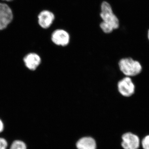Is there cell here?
<instances>
[{"label":"cell","instance_id":"7a4b0ae2","mask_svg":"<svg viewBox=\"0 0 149 149\" xmlns=\"http://www.w3.org/2000/svg\"><path fill=\"white\" fill-rule=\"evenodd\" d=\"M100 16L102 22L107 24L113 30L117 29L119 27V21L113 11L109 3L104 1L101 5V12Z\"/></svg>","mask_w":149,"mask_h":149},{"label":"cell","instance_id":"4fadbf2b","mask_svg":"<svg viewBox=\"0 0 149 149\" xmlns=\"http://www.w3.org/2000/svg\"><path fill=\"white\" fill-rule=\"evenodd\" d=\"M4 124L3 120L0 118V133H2L4 130Z\"/></svg>","mask_w":149,"mask_h":149},{"label":"cell","instance_id":"7c38bea8","mask_svg":"<svg viewBox=\"0 0 149 149\" xmlns=\"http://www.w3.org/2000/svg\"><path fill=\"white\" fill-rule=\"evenodd\" d=\"M8 144L5 138L0 137V149H7Z\"/></svg>","mask_w":149,"mask_h":149},{"label":"cell","instance_id":"9a60e30c","mask_svg":"<svg viewBox=\"0 0 149 149\" xmlns=\"http://www.w3.org/2000/svg\"><path fill=\"white\" fill-rule=\"evenodd\" d=\"M3 1H13V0H3Z\"/></svg>","mask_w":149,"mask_h":149},{"label":"cell","instance_id":"9c48e42d","mask_svg":"<svg viewBox=\"0 0 149 149\" xmlns=\"http://www.w3.org/2000/svg\"><path fill=\"white\" fill-rule=\"evenodd\" d=\"M25 65L28 69L35 70L40 65L41 63V57L36 53H30L25 56L24 58Z\"/></svg>","mask_w":149,"mask_h":149},{"label":"cell","instance_id":"ba28073f","mask_svg":"<svg viewBox=\"0 0 149 149\" xmlns=\"http://www.w3.org/2000/svg\"><path fill=\"white\" fill-rule=\"evenodd\" d=\"M75 147L76 149H97V144L93 137L83 136L76 141Z\"/></svg>","mask_w":149,"mask_h":149},{"label":"cell","instance_id":"8fae6325","mask_svg":"<svg viewBox=\"0 0 149 149\" xmlns=\"http://www.w3.org/2000/svg\"><path fill=\"white\" fill-rule=\"evenodd\" d=\"M141 145L143 149H149V135L145 136L142 140Z\"/></svg>","mask_w":149,"mask_h":149},{"label":"cell","instance_id":"8992f818","mask_svg":"<svg viewBox=\"0 0 149 149\" xmlns=\"http://www.w3.org/2000/svg\"><path fill=\"white\" fill-rule=\"evenodd\" d=\"M70 39L69 33L63 29H56L51 35L52 42L58 46L66 47L69 45Z\"/></svg>","mask_w":149,"mask_h":149},{"label":"cell","instance_id":"6da1fadb","mask_svg":"<svg viewBox=\"0 0 149 149\" xmlns=\"http://www.w3.org/2000/svg\"><path fill=\"white\" fill-rule=\"evenodd\" d=\"M119 69L126 77H134L141 73L143 70L142 65L132 58H124L118 63Z\"/></svg>","mask_w":149,"mask_h":149},{"label":"cell","instance_id":"52a82bcc","mask_svg":"<svg viewBox=\"0 0 149 149\" xmlns=\"http://www.w3.org/2000/svg\"><path fill=\"white\" fill-rule=\"evenodd\" d=\"M55 18L54 14L52 12L48 10H42L38 16V24L43 29H48L53 23Z\"/></svg>","mask_w":149,"mask_h":149},{"label":"cell","instance_id":"30bf717a","mask_svg":"<svg viewBox=\"0 0 149 149\" xmlns=\"http://www.w3.org/2000/svg\"><path fill=\"white\" fill-rule=\"evenodd\" d=\"M9 149H27V147L24 141L15 140L12 143Z\"/></svg>","mask_w":149,"mask_h":149},{"label":"cell","instance_id":"5b68a950","mask_svg":"<svg viewBox=\"0 0 149 149\" xmlns=\"http://www.w3.org/2000/svg\"><path fill=\"white\" fill-rule=\"evenodd\" d=\"M121 146L123 149H138L140 146L139 136L131 132H127L121 136Z\"/></svg>","mask_w":149,"mask_h":149},{"label":"cell","instance_id":"3957f363","mask_svg":"<svg viewBox=\"0 0 149 149\" xmlns=\"http://www.w3.org/2000/svg\"><path fill=\"white\" fill-rule=\"evenodd\" d=\"M117 89L121 95L128 97L135 93L136 86L131 77L125 76L118 81Z\"/></svg>","mask_w":149,"mask_h":149},{"label":"cell","instance_id":"277c9868","mask_svg":"<svg viewBox=\"0 0 149 149\" xmlns=\"http://www.w3.org/2000/svg\"><path fill=\"white\" fill-rule=\"evenodd\" d=\"M13 13L10 7L0 3V30L5 29L13 19Z\"/></svg>","mask_w":149,"mask_h":149},{"label":"cell","instance_id":"5bb4252c","mask_svg":"<svg viewBox=\"0 0 149 149\" xmlns=\"http://www.w3.org/2000/svg\"><path fill=\"white\" fill-rule=\"evenodd\" d=\"M148 40H149V29L148 30Z\"/></svg>","mask_w":149,"mask_h":149}]
</instances>
